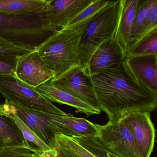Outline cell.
Wrapping results in <instances>:
<instances>
[{
    "mask_svg": "<svg viewBox=\"0 0 157 157\" xmlns=\"http://www.w3.org/2000/svg\"><path fill=\"white\" fill-rule=\"evenodd\" d=\"M101 111L109 121L119 120L133 111L151 112L157 105V94L142 85L135 78L125 57L115 67L91 76Z\"/></svg>",
    "mask_w": 157,
    "mask_h": 157,
    "instance_id": "1",
    "label": "cell"
},
{
    "mask_svg": "<svg viewBox=\"0 0 157 157\" xmlns=\"http://www.w3.org/2000/svg\"><path fill=\"white\" fill-rule=\"evenodd\" d=\"M85 30H64L54 32L36 50L55 78L79 65L80 44Z\"/></svg>",
    "mask_w": 157,
    "mask_h": 157,
    "instance_id": "2",
    "label": "cell"
},
{
    "mask_svg": "<svg viewBox=\"0 0 157 157\" xmlns=\"http://www.w3.org/2000/svg\"><path fill=\"white\" fill-rule=\"evenodd\" d=\"M53 33L43 29L38 13H0V37L16 45L35 50Z\"/></svg>",
    "mask_w": 157,
    "mask_h": 157,
    "instance_id": "3",
    "label": "cell"
},
{
    "mask_svg": "<svg viewBox=\"0 0 157 157\" xmlns=\"http://www.w3.org/2000/svg\"><path fill=\"white\" fill-rule=\"evenodd\" d=\"M122 6V0L110 1L84 31L80 44L78 61L79 66L87 72L89 61L95 50L104 42L114 36Z\"/></svg>",
    "mask_w": 157,
    "mask_h": 157,
    "instance_id": "4",
    "label": "cell"
},
{
    "mask_svg": "<svg viewBox=\"0 0 157 157\" xmlns=\"http://www.w3.org/2000/svg\"><path fill=\"white\" fill-rule=\"evenodd\" d=\"M0 93L9 101L25 108L55 115L67 114L13 75H0Z\"/></svg>",
    "mask_w": 157,
    "mask_h": 157,
    "instance_id": "5",
    "label": "cell"
},
{
    "mask_svg": "<svg viewBox=\"0 0 157 157\" xmlns=\"http://www.w3.org/2000/svg\"><path fill=\"white\" fill-rule=\"evenodd\" d=\"M54 86L100 110L91 76L80 66H74L49 81Z\"/></svg>",
    "mask_w": 157,
    "mask_h": 157,
    "instance_id": "6",
    "label": "cell"
},
{
    "mask_svg": "<svg viewBox=\"0 0 157 157\" xmlns=\"http://www.w3.org/2000/svg\"><path fill=\"white\" fill-rule=\"evenodd\" d=\"M94 0H47L45 6L38 13L41 16L43 29L56 32L93 3Z\"/></svg>",
    "mask_w": 157,
    "mask_h": 157,
    "instance_id": "7",
    "label": "cell"
},
{
    "mask_svg": "<svg viewBox=\"0 0 157 157\" xmlns=\"http://www.w3.org/2000/svg\"><path fill=\"white\" fill-rule=\"evenodd\" d=\"M95 125L98 138L109 152L118 157H141L129 130L121 119Z\"/></svg>",
    "mask_w": 157,
    "mask_h": 157,
    "instance_id": "8",
    "label": "cell"
},
{
    "mask_svg": "<svg viewBox=\"0 0 157 157\" xmlns=\"http://www.w3.org/2000/svg\"><path fill=\"white\" fill-rule=\"evenodd\" d=\"M150 114V112L130 111L120 119L129 130L141 157H150L154 148L156 130Z\"/></svg>",
    "mask_w": 157,
    "mask_h": 157,
    "instance_id": "9",
    "label": "cell"
},
{
    "mask_svg": "<svg viewBox=\"0 0 157 157\" xmlns=\"http://www.w3.org/2000/svg\"><path fill=\"white\" fill-rule=\"evenodd\" d=\"M14 77L36 88L51 80L56 75L48 67L36 49L18 59L15 65Z\"/></svg>",
    "mask_w": 157,
    "mask_h": 157,
    "instance_id": "10",
    "label": "cell"
},
{
    "mask_svg": "<svg viewBox=\"0 0 157 157\" xmlns=\"http://www.w3.org/2000/svg\"><path fill=\"white\" fill-rule=\"evenodd\" d=\"M10 102L15 108L18 117L45 144L51 148H56L57 133L48 120L47 113L25 108L12 102Z\"/></svg>",
    "mask_w": 157,
    "mask_h": 157,
    "instance_id": "11",
    "label": "cell"
},
{
    "mask_svg": "<svg viewBox=\"0 0 157 157\" xmlns=\"http://www.w3.org/2000/svg\"><path fill=\"white\" fill-rule=\"evenodd\" d=\"M157 54L126 57L127 64L138 81L157 94Z\"/></svg>",
    "mask_w": 157,
    "mask_h": 157,
    "instance_id": "12",
    "label": "cell"
},
{
    "mask_svg": "<svg viewBox=\"0 0 157 157\" xmlns=\"http://www.w3.org/2000/svg\"><path fill=\"white\" fill-rule=\"evenodd\" d=\"M114 37L104 42L94 53L89 61L88 72L96 75L119 64L124 58Z\"/></svg>",
    "mask_w": 157,
    "mask_h": 157,
    "instance_id": "13",
    "label": "cell"
},
{
    "mask_svg": "<svg viewBox=\"0 0 157 157\" xmlns=\"http://www.w3.org/2000/svg\"><path fill=\"white\" fill-rule=\"evenodd\" d=\"M48 120L58 134L69 136H98L95 124L83 118L73 116L71 114L66 116L48 114Z\"/></svg>",
    "mask_w": 157,
    "mask_h": 157,
    "instance_id": "14",
    "label": "cell"
},
{
    "mask_svg": "<svg viewBox=\"0 0 157 157\" xmlns=\"http://www.w3.org/2000/svg\"><path fill=\"white\" fill-rule=\"evenodd\" d=\"M11 112L10 101L6 99L0 108V151L13 148H28L21 131L10 116Z\"/></svg>",
    "mask_w": 157,
    "mask_h": 157,
    "instance_id": "15",
    "label": "cell"
},
{
    "mask_svg": "<svg viewBox=\"0 0 157 157\" xmlns=\"http://www.w3.org/2000/svg\"><path fill=\"white\" fill-rule=\"evenodd\" d=\"M34 90L51 102L67 105L74 107L76 113H83L87 116L101 113L100 110L94 109L86 103L58 89L50 81L34 88Z\"/></svg>",
    "mask_w": 157,
    "mask_h": 157,
    "instance_id": "16",
    "label": "cell"
},
{
    "mask_svg": "<svg viewBox=\"0 0 157 157\" xmlns=\"http://www.w3.org/2000/svg\"><path fill=\"white\" fill-rule=\"evenodd\" d=\"M139 0H122V10L114 37L124 57L128 50L131 29L137 10Z\"/></svg>",
    "mask_w": 157,
    "mask_h": 157,
    "instance_id": "17",
    "label": "cell"
},
{
    "mask_svg": "<svg viewBox=\"0 0 157 157\" xmlns=\"http://www.w3.org/2000/svg\"><path fill=\"white\" fill-rule=\"evenodd\" d=\"M148 1H139L137 10L131 29L128 52L126 56L134 51L144 40L157 33V28L151 27L146 21V11Z\"/></svg>",
    "mask_w": 157,
    "mask_h": 157,
    "instance_id": "18",
    "label": "cell"
},
{
    "mask_svg": "<svg viewBox=\"0 0 157 157\" xmlns=\"http://www.w3.org/2000/svg\"><path fill=\"white\" fill-rule=\"evenodd\" d=\"M110 2V1L94 0L93 3L61 29L85 30L89 25L100 14Z\"/></svg>",
    "mask_w": 157,
    "mask_h": 157,
    "instance_id": "19",
    "label": "cell"
},
{
    "mask_svg": "<svg viewBox=\"0 0 157 157\" xmlns=\"http://www.w3.org/2000/svg\"><path fill=\"white\" fill-rule=\"evenodd\" d=\"M47 0H0V13L25 14L38 13Z\"/></svg>",
    "mask_w": 157,
    "mask_h": 157,
    "instance_id": "20",
    "label": "cell"
},
{
    "mask_svg": "<svg viewBox=\"0 0 157 157\" xmlns=\"http://www.w3.org/2000/svg\"><path fill=\"white\" fill-rule=\"evenodd\" d=\"M11 112L10 116L13 118L20 128L26 141L27 147L33 153L40 154L51 150V148L45 144L25 123L18 117L15 108L10 102Z\"/></svg>",
    "mask_w": 157,
    "mask_h": 157,
    "instance_id": "21",
    "label": "cell"
},
{
    "mask_svg": "<svg viewBox=\"0 0 157 157\" xmlns=\"http://www.w3.org/2000/svg\"><path fill=\"white\" fill-rule=\"evenodd\" d=\"M36 50V49H35ZM34 50L16 45L3 38L0 37V61L16 65L19 58L33 52Z\"/></svg>",
    "mask_w": 157,
    "mask_h": 157,
    "instance_id": "22",
    "label": "cell"
},
{
    "mask_svg": "<svg viewBox=\"0 0 157 157\" xmlns=\"http://www.w3.org/2000/svg\"><path fill=\"white\" fill-rule=\"evenodd\" d=\"M77 143L96 157H118L109 152L97 136H71Z\"/></svg>",
    "mask_w": 157,
    "mask_h": 157,
    "instance_id": "23",
    "label": "cell"
},
{
    "mask_svg": "<svg viewBox=\"0 0 157 157\" xmlns=\"http://www.w3.org/2000/svg\"><path fill=\"white\" fill-rule=\"evenodd\" d=\"M57 146L73 153L78 157H96L69 136L63 134L56 135Z\"/></svg>",
    "mask_w": 157,
    "mask_h": 157,
    "instance_id": "24",
    "label": "cell"
},
{
    "mask_svg": "<svg viewBox=\"0 0 157 157\" xmlns=\"http://www.w3.org/2000/svg\"><path fill=\"white\" fill-rule=\"evenodd\" d=\"M157 33H156L144 40L126 57L157 54Z\"/></svg>",
    "mask_w": 157,
    "mask_h": 157,
    "instance_id": "25",
    "label": "cell"
},
{
    "mask_svg": "<svg viewBox=\"0 0 157 157\" xmlns=\"http://www.w3.org/2000/svg\"><path fill=\"white\" fill-rule=\"evenodd\" d=\"M32 153L27 148H13L0 151V157H28Z\"/></svg>",
    "mask_w": 157,
    "mask_h": 157,
    "instance_id": "26",
    "label": "cell"
},
{
    "mask_svg": "<svg viewBox=\"0 0 157 157\" xmlns=\"http://www.w3.org/2000/svg\"><path fill=\"white\" fill-rule=\"evenodd\" d=\"M15 65H10L0 61V75H11L14 76Z\"/></svg>",
    "mask_w": 157,
    "mask_h": 157,
    "instance_id": "27",
    "label": "cell"
},
{
    "mask_svg": "<svg viewBox=\"0 0 157 157\" xmlns=\"http://www.w3.org/2000/svg\"><path fill=\"white\" fill-rule=\"evenodd\" d=\"M56 149L57 152L55 157H78L71 151L58 146Z\"/></svg>",
    "mask_w": 157,
    "mask_h": 157,
    "instance_id": "28",
    "label": "cell"
},
{
    "mask_svg": "<svg viewBox=\"0 0 157 157\" xmlns=\"http://www.w3.org/2000/svg\"><path fill=\"white\" fill-rule=\"evenodd\" d=\"M42 157L40 155L37 154H35V153H32L29 157Z\"/></svg>",
    "mask_w": 157,
    "mask_h": 157,
    "instance_id": "29",
    "label": "cell"
},
{
    "mask_svg": "<svg viewBox=\"0 0 157 157\" xmlns=\"http://www.w3.org/2000/svg\"><path fill=\"white\" fill-rule=\"evenodd\" d=\"M1 106H2V105H1V104H0V108H1Z\"/></svg>",
    "mask_w": 157,
    "mask_h": 157,
    "instance_id": "30",
    "label": "cell"
}]
</instances>
